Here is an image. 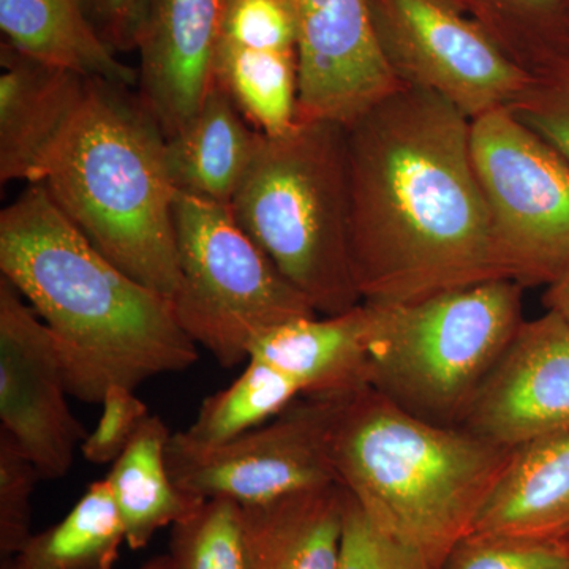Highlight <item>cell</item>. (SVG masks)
I'll return each instance as SVG.
<instances>
[{
    "instance_id": "cell-1",
    "label": "cell",
    "mask_w": 569,
    "mask_h": 569,
    "mask_svg": "<svg viewBox=\"0 0 569 569\" xmlns=\"http://www.w3.org/2000/svg\"><path fill=\"white\" fill-rule=\"evenodd\" d=\"M470 127L447 100L407 86L346 126L351 264L362 302L408 305L508 279Z\"/></svg>"
},
{
    "instance_id": "cell-2",
    "label": "cell",
    "mask_w": 569,
    "mask_h": 569,
    "mask_svg": "<svg viewBox=\"0 0 569 569\" xmlns=\"http://www.w3.org/2000/svg\"><path fill=\"white\" fill-rule=\"evenodd\" d=\"M0 271L50 329L81 402L100 406L112 385L137 389L198 361L173 301L104 257L43 183L0 213Z\"/></svg>"
},
{
    "instance_id": "cell-3",
    "label": "cell",
    "mask_w": 569,
    "mask_h": 569,
    "mask_svg": "<svg viewBox=\"0 0 569 569\" xmlns=\"http://www.w3.org/2000/svg\"><path fill=\"white\" fill-rule=\"evenodd\" d=\"M512 451L415 417L370 387L343 397L332 433L337 482L432 569L470 533Z\"/></svg>"
},
{
    "instance_id": "cell-4",
    "label": "cell",
    "mask_w": 569,
    "mask_h": 569,
    "mask_svg": "<svg viewBox=\"0 0 569 569\" xmlns=\"http://www.w3.org/2000/svg\"><path fill=\"white\" fill-rule=\"evenodd\" d=\"M130 89L89 78L37 183L112 263L173 299L179 268L167 137Z\"/></svg>"
},
{
    "instance_id": "cell-5",
    "label": "cell",
    "mask_w": 569,
    "mask_h": 569,
    "mask_svg": "<svg viewBox=\"0 0 569 569\" xmlns=\"http://www.w3.org/2000/svg\"><path fill=\"white\" fill-rule=\"evenodd\" d=\"M230 209L318 316L361 305L350 252L346 126L295 122L287 132L261 133Z\"/></svg>"
},
{
    "instance_id": "cell-6",
    "label": "cell",
    "mask_w": 569,
    "mask_h": 569,
    "mask_svg": "<svg viewBox=\"0 0 569 569\" xmlns=\"http://www.w3.org/2000/svg\"><path fill=\"white\" fill-rule=\"evenodd\" d=\"M523 290L515 280L497 279L408 305H370L376 313L370 388L415 417L462 426L526 321Z\"/></svg>"
},
{
    "instance_id": "cell-7",
    "label": "cell",
    "mask_w": 569,
    "mask_h": 569,
    "mask_svg": "<svg viewBox=\"0 0 569 569\" xmlns=\"http://www.w3.org/2000/svg\"><path fill=\"white\" fill-rule=\"evenodd\" d=\"M179 284L176 317L224 369L249 359L254 340L277 326L316 317L230 206L176 192Z\"/></svg>"
},
{
    "instance_id": "cell-8",
    "label": "cell",
    "mask_w": 569,
    "mask_h": 569,
    "mask_svg": "<svg viewBox=\"0 0 569 569\" xmlns=\"http://www.w3.org/2000/svg\"><path fill=\"white\" fill-rule=\"evenodd\" d=\"M470 151L505 274L549 287L569 264V162L509 108L471 121Z\"/></svg>"
},
{
    "instance_id": "cell-9",
    "label": "cell",
    "mask_w": 569,
    "mask_h": 569,
    "mask_svg": "<svg viewBox=\"0 0 569 569\" xmlns=\"http://www.w3.org/2000/svg\"><path fill=\"white\" fill-rule=\"evenodd\" d=\"M343 397L301 396L271 421L212 447L176 432L167 447L171 478L189 496L239 505L339 485L332 433Z\"/></svg>"
},
{
    "instance_id": "cell-10",
    "label": "cell",
    "mask_w": 569,
    "mask_h": 569,
    "mask_svg": "<svg viewBox=\"0 0 569 569\" xmlns=\"http://www.w3.org/2000/svg\"><path fill=\"white\" fill-rule=\"evenodd\" d=\"M381 54L400 84L432 92L470 121L508 108L530 84L452 0H367Z\"/></svg>"
},
{
    "instance_id": "cell-11",
    "label": "cell",
    "mask_w": 569,
    "mask_h": 569,
    "mask_svg": "<svg viewBox=\"0 0 569 569\" xmlns=\"http://www.w3.org/2000/svg\"><path fill=\"white\" fill-rule=\"evenodd\" d=\"M67 396L50 329L13 283L0 277V421L47 481L69 473L88 436Z\"/></svg>"
},
{
    "instance_id": "cell-12",
    "label": "cell",
    "mask_w": 569,
    "mask_h": 569,
    "mask_svg": "<svg viewBox=\"0 0 569 569\" xmlns=\"http://www.w3.org/2000/svg\"><path fill=\"white\" fill-rule=\"evenodd\" d=\"M296 31V122L348 126L402 88L381 54L367 0H287Z\"/></svg>"
},
{
    "instance_id": "cell-13",
    "label": "cell",
    "mask_w": 569,
    "mask_h": 569,
    "mask_svg": "<svg viewBox=\"0 0 569 569\" xmlns=\"http://www.w3.org/2000/svg\"><path fill=\"white\" fill-rule=\"evenodd\" d=\"M462 427L505 448L569 433V323L526 320L471 402Z\"/></svg>"
},
{
    "instance_id": "cell-14",
    "label": "cell",
    "mask_w": 569,
    "mask_h": 569,
    "mask_svg": "<svg viewBox=\"0 0 569 569\" xmlns=\"http://www.w3.org/2000/svg\"><path fill=\"white\" fill-rule=\"evenodd\" d=\"M230 0H153L138 44V97L164 137L200 110L213 81Z\"/></svg>"
},
{
    "instance_id": "cell-15",
    "label": "cell",
    "mask_w": 569,
    "mask_h": 569,
    "mask_svg": "<svg viewBox=\"0 0 569 569\" xmlns=\"http://www.w3.org/2000/svg\"><path fill=\"white\" fill-rule=\"evenodd\" d=\"M89 78L0 43V181L37 183Z\"/></svg>"
},
{
    "instance_id": "cell-16",
    "label": "cell",
    "mask_w": 569,
    "mask_h": 569,
    "mask_svg": "<svg viewBox=\"0 0 569 569\" xmlns=\"http://www.w3.org/2000/svg\"><path fill=\"white\" fill-rule=\"evenodd\" d=\"M376 313L361 302L339 316L301 318L254 340L249 358L293 378L302 396H348L370 387Z\"/></svg>"
},
{
    "instance_id": "cell-17",
    "label": "cell",
    "mask_w": 569,
    "mask_h": 569,
    "mask_svg": "<svg viewBox=\"0 0 569 569\" xmlns=\"http://www.w3.org/2000/svg\"><path fill=\"white\" fill-rule=\"evenodd\" d=\"M468 535L569 541V433L515 448Z\"/></svg>"
},
{
    "instance_id": "cell-18",
    "label": "cell",
    "mask_w": 569,
    "mask_h": 569,
    "mask_svg": "<svg viewBox=\"0 0 569 569\" xmlns=\"http://www.w3.org/2000/svg\"><path fill=\"white\" fill-rule=\"evenodd\" d=\"M241 507L244 569H337L346 511L342 486Z\"/></svg>"
},
{
    "instance_id": "cell-19",
    "label": "cell",
    "mask_w": 569,
    "mask_h": 569,
    "mask_svg": "<svg viewBox=\"0 0 569 569\" xmlns=\"http://www.w3.org/2000/svg\"><path fill=\"white\" fill-rule=\"evenodd\" d=\"M260 138L227 89L213 80L197 114L167 138V167L176 192L230 206Z\"/></svg>"
},
{
    "instance_id": "cell-20",
    "label": "cell",
    "mask_w": 569,
    "mask_h": 569,
    "mask_svg": "<svg viewBox=\"0 0 569 569\" xmlns=\"http://www.w3.org/2000/svg\"><path fill=\"white\" fill-rule=\"evenodd\" d=\"M3 41L37 61L86 78L138 86V69L127 66L89 21L82 0H0Z\"/></svg>"
},
{
    "instance_id": "cell-21",
    "label": "cell",
    "mask_w": 569,
    "mask_h": 569,
    "mask_svg": "<svg viewBox=\"0 0 569 569\" xmlns=\"http://www.w3.org/2000/svg\"><path fill=\"white\" fill-rule=\"evenodd\" d=\"M171 436L163 419L151 415L104 478L132 550L148 548L157 531L192 515L204 501L174 485L167 462Z\"/></svg>"
},
{
    "instance_id": "cell-22",
    "label": "cell",
    "mask_w": 569,
    "mask_h": 569,
    "mask_svg": "<svg viewBox=\"0 0 569 569\" xmlns=\"http://www.w3.org/2000/svg\"><path fill=\"white\" fill-rule=\"evenodd\" d=\"M123 545L126 529L103 479L89 486L61 522L33 533L7 560L18 569H112Z\"/></svg>"
},
{
    "instance_id": "cell-23",
    "label": "cell",
    "mask_w": 569,
    "mask_h": 569,
    "mask_svg": "<svg viewBox=\"0 0 569 569\" xmlns=\"http://www.w3.org/2000/svg\"><path fill=\"white\" fill-rule=\"evenodd\" d=\"M213 80L220 82L247 122L263 134L287 132L296 122V51H266L220 40Z\"/></svg>"
},
{
    "instance_id": "cell-24",
    "label": "cell",
    "mask_w": 569,
    "mask_h": 569,
    "mask_svg": "<svg viewBox=\"0 0 569 569\" xmlns=\"http://www.w3.org/2000/svg\"><path fill=\"white\" fill-rule=\"evenodd\" d=\"M452 2L531 77L569 58V0Z\"/></svg>"
},
{
    "instance_id": "cell-25",
    "label": "cell",
    "mask_w": 569,
    "mask_h": 569,
    "mask_svg": "<svg viewBox=\"0 0 569 569\" xmlns=\"http://www.w3.org/2000/svg\"><path fill=\"white\" fill-rule=\"evenodd\" d=\"M302 396L293 378L258 359L230 387L206 397L192 425L181 430L192 443L212 447L271 421Z\"/></svg>"
},
{
    "instance_id": "cell-26",
    "label": "cell",
    "mask_w": 569,
    "mask_h": 569,
    "mask_svg": "<svg viewBox=\"0 0 569 569\" xmlns=\"http://www.w3.org/2000/svg\"><path fill=\"white\" fill-rule=\"evenodd\" d=\"M173 569H244L242 507L209 498L171 526L168 546Z\"/></svg>"
},
{
    "instance_id": "cell-27",
    "label": "cell",
    "mask_w": 569,
    "mask_h": 569,
    "mask_svg": "<svg viewBox=\"0 0 569 569\" xmlns=\"http://www.w3.org/2000/svg\"><path fill=\"white\" fill-rule=\"evenodd\" d=\"M440 569H569V541L467 535Z\"/></svg>"
},
{
    "instance_id": "cell-28",
    "label": "cell",
    "mask_w": 569,
    "mask_h": 569,
    "mask_svg": "<svg viewBox=\"0 0 569 569\" xmlns=\"http://www.w3.org/2000/svg\"><path fill=\"white\" fill-rule=\"evenodd\" d=\"M43 481L32 460L0 430V556L11 559L32 537V497Z\"/></svg>"
},
{
    "instance_id": "cell-29",
    "label": "cell",
    "mask_w": 569,
    "mask_h": 569,
    "mask_svg": "<svg viewBox=\"0 0 569 569\" xmlns=\"http://www.w3.org/2000/svg\"><path fill=\"white\" fill-rule=\"evenodd\" d=\"M337 569H432L425 556L373 522L346 490L342 546Z\"/></svg>"
},
{
    "instance_id": "cell-30",
    "label": "cell",
    "mask_w": 569,
    "mask_h": 569,
    "mask_svg": "<svg viewBox=\"0 0 569 569\" xmlns=\"http://www.w3.org/2000/svg\"><path fill=\"white\" fill-rule=\"evenodd\" d=\"M508 108L569 162V58L531 78Z\"/></svg>"
},
{
    "instance_id": "cell-31",
    "label": "cell",
    "mask_w": 569,
    "mask_h": 569,
    "mask_svg": "<svg viewBox=\"0 0 569 569\" xmlns=\"http://www.w3.org/2000/svg\"><path fill=\"white\" fill-rule=\"evenodd\" d=\"M222 40L266 51H296L295 21L287 0H230Z\"/></svg>"
},
{
    "instance_id": "cell-32",
    "label": "cell",
    "mask_w": 569,
    "mask_h": 569,
    "mask_svg": "<svg viewBox=\"0 0 569 569\" xmlns=\"http://www.w3.org/2000/svg\"><path fill=\"white\" fill-rule=\"evenodd\" d=\"M102 417L92 432H88L81 452L88 462L112 463L132 443L138 430L151 417L149 408L134 395V389L112 385L104 392Z\"/></svg>"
},
{
    "instance_id": "cell-33",
    "label": "cell",
    "mask_w": 569,
    "mask_h": 569,
    "mask_svg": "<svg viewBox=\"0 0 569 569\" xmlns=\"http://www.w3.org/2000/svg\"><path fill=\"white\" fill-rule=\"evenodd\" d=\"M153 0H82L89 21L116 54L138 50Z\"/></svg>"
},
{
    "instance_id": "cell-34",
    "label": "cell",
    "mask_w": 569,
    "mask_h": 569,
    "mask_svg": "<svg viewBox=\"0 0 569 569\" xmlns=\"http://www.w3.org/2000/svg\"><path fill=\"white\" fill-rule=\"evenodd\" d=\"M545 306L569 323V264L556 282L546 287Z\"/></svg>"
},
{
    "instance_id": "cell-35",
    "label": "cell",
    "mask_w": 569,
    "mask_h": 569,
    "mask_svg": "<svg viewBox=\"0 0 569 569\" xmlns=\"http://www.w3.org/2000/svg\"><path fill=\"white\" fill-rule=\"evenodd\" d=\"M2 569H18L13 563L9 560H2ZM137 569H173L171 567L170 556L168 553H162V556L152 557L151 560L142 563L141 567Z\"/></svg>"
}]
</instances>
